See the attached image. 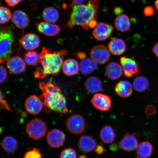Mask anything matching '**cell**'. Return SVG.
Here are the masks:
<instances>
[{
  "label": "cell",
  "mask_w": 158,
  "mask_h": 158,
  "mask_svg": "<svg viewBox=\"0 0 158 158\" xmlns=\"http://www.w3.org/2000/svg\"><path fill=\"white\" fill-rule=\"evenodd\" d=\"M66 26L73 29L76 26H81L85 30H88L89 23L98 18V0H89L86 5H74Z\"/></svg>",
  "instance_id": "6da1fadb"
},
{
  "label": "cell",
  "mask_w": 158,
  "mask_h": 158,
  "mask_svg": "<svg viewBox=\"0 0 158 158\" xmlns=\"http://www.w3.org/2000/svg\"><path fill=\"white\" fill-rule=\"evenodd\" d=\"M40 89L43 94L40 98L47 109L62 114L68 113L66 98L59 87L51 82L39 83Z\"/></svg>",
  "instance_id": "7a4b0ae2"
},
{
  "label": "cell",
  "mask_w": 158,
  "mask_h": 158,
  "mask_svg": "<svg viewBox=\"0 0 158 158\" xmlns=\"http://www.w3.org/2000/svg\"><path fill=\"white\" fill-rule=\"evenodd\" d=\"M68 53V51L66 50L52 52L50 50L43 47L40 58L44 74L47 76L58 75L62 67L63 59Z\"/></svg>",
  "instance_id": "3957f363"
},
{
  "label": "cell",
  "mask_w": 158,
  "mask_h": 158,
  "mask_svg": "<svg viewBox=\"0 0 158 158\" xmlns=\"http://www.w3.org/2000/svg\"><path fill=\"white\" fill-rule=\"evenodd\" d=\"M14 41L13 33L10 30L0 32V58L4 63L9 60L12 53V46Z\"/></svg>",
  "instance_id": "277c9868"
},
{
  "label": "cell",
  "mask_w": 158,
  "mask_h": 158,
  "mask_svg": "<svg viewBox=\"0 0 158 158\" xmlns=\"http://www.w3.org/2000/svg\"><path fill=\"white\" fill-rule=\"evenodd\" d=\"M47 130L46 124L39 118L31 120L26 126L27 135L30 137L35 140H39L44 137Z\"/></svg>",
  "instance_id": "5b68a950"
},
{
  "label": "cell",
  "mask_w": 158,
  "mask_h": 158,
  "mask_svg": "<svg viewBox=\"0 0 158 158\" xmlns=\"http://www.w3.org/2000/svg\"><path fill=\"white\" fill-rule=\"evenodd\" d=\"M66 127L70 133L74 134H82L85 128V122L83 117L79 114H73L67 119Z\"/></svg>",
  "instance_id": "8992f818"
},
{
  "label": "cell",
  "mask_w": 158,
  "mask_h": 158,
  "mask_svg": "<svg viewBox=\"0 0 158 158\" xmlns=\"http://www.w3.org/2000/svg\"><path fill=\"white\" fill-rule=\"evenodd\" d=\"M92 60L96 64H104L108 62L110 57L108 49L103 45H98L93 47L90 52Z\"/></svg>",
  "instance_id": "52a82bcc"
},
{
  "label": "cell",
  "mask_w": 158,
  "mask_h": 158,
  "mask_svg": "<svg viewBox=\"0 0 158 158\" xmlns=\"http://www.w3.org/2000/svg\"><path fill=\"white\" fill-rule=\"evenodd\" d=\"M139 138V134L137 132L132 134L126 133L118 145L123 151L130 152L137 149Z\"/></svg>",
  "instance_id": "ba28073f"
},
{
  "label": "cell",
  "mask_w": 158,
  "mask_h": 158,
  "mask_svg": "<svg viewBox=\"0 0 158 158\" xmlns=\"http://www.w3.org/2000/svg\"><path fill=\"white\" fill-rule=\"evenodd\" d=\"M120 60L124 74L127 77H132L140 73L139 67L134 59L123 56Z\"/></svg>",
  "instance_id": "9c48e42d"
},
{
  "label": "cell",
  "mask_w": 158,
  "mask_h": 158,
  "mask_svg": "<svg viewBox=\"0 0 158 158\" xmlns=\"http://www.w3.org/2000/svg\"><path fill=\"white\" fill-rule=\"evenodd\" d=\"M47 141L48 145L53 148H59L64 145L66 141V136L61 130L55 128L47 134Z\"/></svg>",
  "instance_id": "30bf717a"
},
{
  "label": "cell",
  "mask_w": 158,
  "mask_h": 158,
  "mask_svg": "<svg viewBox=\"0 0 158 158\" xmlns=\"http://www.w3.org/2000/svg\"><path fill=\"white\" fill-rule=\"evenodd\" d=\"M91 102L95 108L102 111H108L112 106L111 98L109 96L103 94H94Z\"/></svg>",
  "instance_id": "8fae6325"
},
{
  "label": "cell",
  "mask_w": 158,
  "mask_h": 158,
  "mask_svg": "<svg viewBox=\"0 0 158 158\" xmlns=\"http://www.w3.org/2000/svg\"><path fill=\"white\" fill-rule=\"evenodd\" d=\"M113 29V27L111 25L103 23H100L93 31V35L98 40H105L110 38Z\"/></svg>",
  "instance_id": "7c38bea8"
},
{
  "label": "cell",
  "mask_w": 158,
  "mask_h": 158,
  "mask_svg": "<svg viewBox=\"0 0 158 158\" xmlns=\"http://www.w3.org/2000/svg\"><path fill=\"white\" fill-rule=\"evenodd\" d=\"M6 66L11 73L21 74L25 70V62L21 57L18 56H14L10 58L7 61Z\"/></svg>",
  "instance_id": "4fadbf2b"
},
{
  "label": "cell",
  "mask_w": 158,
  "mask_h": 158,
  "mask_svg": "<svg viewBox=\"0 0 158 158\" xmlns=\"http://www.w3.org/2000/svg\"><path fill=\"white\" fill-rule=\"evenodd\" d=\"M44 106L40 98L35 95L29 97L26 100L25 106L26 110L29 113L37 114L40 113Z\"/></svg>",
  "instance_id": "5bb4252c"
},
{
  "label": "cell",
  "mask_w": 158,
  "mask_h": 158,
  "mask_svg": "<svg viewBox=\"0 0 158 158\" xmlns=\"http://www.w3.org/2000/svg\"><path fill=\"white\" fill-rule=\"evenodd\" d=\"M11 20L17 28L25 29L28 27L29 19L26 13L21 10H17L11 15Z\"/></svg>",
  "instance_id": "9a60e30c"
},
{
  "label": "cell",
  "mask_w": 158,
  "mask_h": 158,
  "mask_svg": "<svg viewBox=\"0 0 158 158\" xmlns=\"http://www.w3.org/2000/svg\"><path fill=\"white\" fill-rule=\"evenodd\" d=\"M79 150L87 153L94 150L97 146L96 140L89 135H82L79 139L78 144Z\"/></svg>",
  "instance_id": "2e32d148"
},
{
  "label": "cell",
  "mask_w": 158,
  "mask_h": 158,
  "mask_svg": "<svg viewBox=\"0 0 158 158\" xmlns=\"http://www.w3.org/2000/svg\"><path fill=\"white\" fill-rule=\"evenodd\" d=\"M40 32L48 36H54L60 32L61 29L58 25L48 23L42 22L36 24Z\"/></svg>",
  "instance_id": "e0dca14e"
},
{
  "label": "cell",
  "mask_w": 158,
  "mask_h": 158,
  "mask_svg": "<svg viewBox=\"0 0 158 158\" xmlns=\"http://www.w3.org/2000/svg\"><path fill=\"white\" fill-rule=\"evenodd\" d=\"M40 39L34 33H28L24 35L21 40L23 48L27 50H33L36 49L40 44Z\"/></svg>",
  "instance_id": "ac0fdd59"
},
{
  "label": "cell",
  "mask_w": 158,
  "mask_h": 158,
  "mask_svg": "<svg viewBox=\"0 0 158 158\" xmlns=\"http://www.w3.org/2000/svg\"><path fill=\"white\" fill-rule=\"evenodd\" d=\"M114 90L116 94L120 97L126 98L129 97L133 93V86L127 81H121L116 84Z\"/></svg>",
  "instance_id": "d6986e66"
},
{
  "label": "cell",
  "mask_w": 158,
  "mask_h": 158,
  "mask_svg": "<svg viewBox=\"0 0 158 158\" xmlns=\"http://www.w3.org/2000/svg\"><path fill=\"white\" fill-rule=\"evenodd\" d=\"M108 49L112 54L119 56L125 52L126 49V44L123 40L114 38L109 43Z\"/></svg>",
  "instance_id": "ffe728a7"
},
{
  "label": "cell",
  "mask_w": 158,
  "mask_h": 158,
  "mask_svg": "<svg viewBox=\"0 0 158 158\" xmlns=\"http://www.w3.org/2000/svg\"><path fill=\"white\" fill-rule=\"evenodd\" d=\"M122 66L117 63L110 62L106 67L105 74L110 80H117L122 76Z\"/></svg>",
  "instance_id": "44dd1931"
},
{
  "label": "cell",
  "mask_w": 158,
  "mask_h": 158,
  "mask_svg": "<svg viewBox=\"0 0 158 158\" xmlns=\"http://www.w3.org/2000/svg\"><path fill=\"white\" fill-rule=\"evenodd\" d=\"M85 87L89 93H97L102 89V81L95 76L89 77L85 82Z\"/></svg>",
  "instance_id": "7402d4cb"
},
{
  "label": "cell",
  "mask_w": 158,
  "mask_h": 158,
  "mask_svg": "<svg viewBox=\"0 0 158 158\" xmlns=\"http://www.w3.org/2000/svg\"><path fill=\"white\" fill-rule=\"evenodd\" d=\"M63 72L68 76H72L78 73L80 70V66L76 60L68 59L65 60L62 67Z\"/></svg>",
  "instance_id": "603a6c76"
},
{
  "label": "cell",
  "mask_w": 158,
  "mask_h": 158,
  "mask_svg": "<svg viewBox=\"0 0 158 158\" xmlns=\"http://www.w3.org/2000/svg\"><path fill=\"white\" fill-rule=\"evenodd\" d=\"M154 148L149 141H144L138 145L136 154L139 158H148L152 155Z\"/></svg>",
  "instance_id": "cb8c5ba5"
},
{
  "label": "cell",
  "mask_w": 158,
  "mask_h": 158,
  "mask_svg": "<svg viewBox=\"0 0 158 158\" xmlns=\"http://www.w3.org/2000/svg\"><path fill=\"white\" fill-rule=\"evenodd\" d=\"M1 145L2 149L6 152L12 153L16 151L18 143L17 140L12 136H6L2 140Z\"/></svg>",
  "instance_id": "d4e9b609"
},
{
  "label": "cell",
  "mask_w": 158,
  "mask_h": 158,
  "mask_svg": "<svg viewBox=\"0 0 158 158\" xmlns=\"http://www.w3.org/2000/svg\"><path fill=\"white\" fill-rule=\"evenodd\" d=\"M100 138L104 143H113L115 139V132L113 128L109 125L104 126L101 130Z\"/></svg>",
  "instance_id": "484cf974"
},
{
  "label": "cell",
  "mask_w": 158,
  "mask_h": 158,
  "mask_svg": "<svg viewBox=\"0 0 158 158\" xmlns=\"http://www.w3.org/2000/svg\"><path fill=\"white\" fill-rule=\"evenodd\" d=\"M114 25L118 31L124 32L130 29L131 22L127 15H121L116 17L114 20Z\"/></svg>",
  "instance_id": "4316f807"
},
{
  "label": "cell",
  "mask_w": 158,
  "mask_h": 158,
  "mask_svg": "<svg viewBox=\"0 0 158 158\" xmlns=\"http://www.w3.org/2000/svg\"><path fill=\"white\" fill-rule=\"evenodd\" d=\"M79 66L81 73L84 75L91 73L98 68L97 64L90 58H86L81 61Z\"/></svg>",
  "instance_id": "83f0119b"
},
{
  "label": "cell",
  "mask_w": 158,
  "mask_h": 158,
  "mask_svg": "<svg viewBox=\"0 0 158 158\" xmlns=\"http://www.w3.org/2000/svg\"><path fill=\"white\" fill-rule=\"evenodd\" d=\"M42 17L46 22L54 23L58 20L59 15L58 11L55 8L49 7L43 10Z\"/></svg>",
  "instance_id": "f1b7e54d"
},
{
  "label": "cell",
  "mask_w": 158,
  "mask_h": 158,
  "mask_svg": "<svg viewBox=\"0 0 158 158\" xmlns=\"http://www.w3.org/2000/svg\"><path fill=\"white\" fill-rule=\"evenodd\" d=\"M149 82L147 78L143 76L137 77L133 81V87L137 91L142 93L149 88Z\"/></svg>",
  "instance_id": "f546056e"
},
{
  "label": "cell",
  "mask_w": 158,
  "mask_h": 158,
  "mask_svg": "<svg viewBox=\"0 0 158 158\" xmlns=\"http://www.w3.org/2000/svg\"><path fill=\"white\" fill-rule=\"evenodd\" d=\"M23 59L25 63L31 66H37L40 62V54L34 51L26 52L23 55Z\"/></svg>",
  "instance_id": "4dcf8cb0"
},
{
  "label": "cell",
  "mask_w": 158,
  "mask_h": 158,
  "mask_svg": "<svg viewBox=\"0 0 158 158\" xmlns=\"http://www.w3.org/2000/svg\"><path fill=\"white\" fill-rule=\"evenodd\" d=\"M11 18L10 10L7 7L0 6V24H5Z\"/></svg>",
  "instance_id": "1f68e13d"
},
{
  "label": "cell",
  "mask_w": 158,
  "mask_h": 158,
  "mask_svg": "<svg viewBox=\"0 0 158 158\" xmlns=\"http://www.w3.org/2000/svg\"><path fill=\"white\" fill-rule=\"evenodd\" d=\"M77 154L75 150L71 148H66L61 152L60 158H77Z\"/></svg>",
  "instance_id": "d6a6232c"
},
{
  "label": "cell",
  "mask_w": 158,
  "mask_h": 158,
  "mask_svg": "<svg viewBox=\"0 0 158 158\" xmlns=\"http://www.w3.org/2000/svg\"><path fill=\"white\" fill-rule=\"evenodd\" d=\"M23 158H42V155L39 149L34 148L27 151Z\"/></svg>",
  "instance_id": "836d02e7"
},
{
  "label": "cell",
  "mask_w": 158,
  "mask_h": 158,
  "mask_svg": "<svg viewBox=\"0 0 158 158\" xmlns=\"http://www.w3.org/2000/svg\"><path fill=\"white\" fill-rule=\"evenodd\" d=\"M7 77V73L4 67L0 66V84L6 80Z\"/></svg>",
  "instance_id": "e575fe53"
},
{
  "label": "cell",
  "mask_w": 158,
  "mask_h": 158,
  "mask_svg": "<svg viewBox=\"0 0 158 158\" xmlns=\"http://www.w3.org/2000/svg\"><path fill=\"white\" fill-rule=\"evenodd\" d=\"M34 77L35 78L43 79L44 78L47 76L44 74L43 69L39 68L37 69L34 73Z\"/></svg>",
  "instance_id": "d590c367"
},
{
  "label": "cell",
  "mask_w": 158,
  "mask_h": 158,
  "mask_svg": "<svg viewBox=\"0 0 158 158\" xmlns=\"http://www.w3.org/2000/svg\"><path fill=\"white\" fill-rule=\"evenodd\" d=\"M143 13L146 16H151L153 15L154 11L152 7L148 6L146 7L144 9Z\"/></svg>",
  "instance_id": "8d00e7d4"
},
{
  "label": "cell",
  "mask_w": 158,
  "mask_h": 158,
  "mask_svg": "<svg viewBox=\"0 0 158 158\" xmlns=\"http://www.w3.org/2000/svg\"><path fill=\"white\" fill-rule=\"evenodd\" d=\"M5 95L3 94V93L2 92V91L0 89V104L4 106L7 109L10 110L9 107L7 103V102L4 100Z\"/></svg>",
  "instance_id": "74e56055"
},
{
  "label": "cell",
  "mask_w": 158,
  "mask_h": 158,
  "mask_svg": "<svg viewBox=\"0 0 158 158\" xmlns=\"http://www.w3.org/2000/svg\"><path fill=\"white\" fill-rule=\"evenodd\" d=\"M145 112L148 115H151L155 114L156 112V109L154 106L152 105L148 106L146 108Z\"/></svg>",
  "instance_id": "f35d334b"
},
{
  "label": "cell",
  "mask_w": 158,
  "mask_h": 158,
  "mask_svg": "<svg viewBox=\"0 0 158 158\" xmlns=\"http://www.w3.org/2000/svg\"><path fill=\"white\" fill-rule=\"evenodd\" d=\"M10 6L14 7L20 3L23 0H4Z\"/></svg>",
  "instance_id": "ab89813d"
},
{
  "label": "cell",
  "mask_w": 158,
  "mask_h": 158,
  "mask_svg": "<svg viewBox=\"0 0 158 158\" xmlns=\"http://www.w3.org/2000/svg\"><path fill=\"white\" fill-rule=\"evenodd\" d=\"M94 150L96 153L99 155H102L104 152L105 151L104 147L100 145H97Z\"/></svg>",
  "instance_id": "60d3db41"
},
{
  "label": "cell",
  "mask_w": 158,
  "mask_h": 158,
  "mask_svg": "<svg viewBox=\"0 0 158 158\" xmlns=\"http://www.w3.org/2000/svg\"><path fill=\"white\" fill-rule=\"evenodd\" d=\"M86 0H72V3L69 6L72 7L74 5H81Z\"/></svg>",
  "instance_id": "b9f144b4"
},
{
  "label": "cell",
  "mask_w": 158,
  "mask_h": 158,
  "mask_svg": "<svg viewBox=\"0 0 158 158\" xmlns=\"http://www.w3.org/2000/svg\"><path fill=\"white\" fill-rule=\"evenodd\" d=\"M122 12H123V10L119 7H116L114 9V13L116 15L118 16L121 15Z\"/></svg>",
  "instance_id": "7bdbcfd3"
},
{
  "label": "cell",
  "mask_w": 158,
  "mask_h": 158,
  "mask_svg": "<svg viewBox=\"0 0 158 158\" xmlns=\"http://www.w3.org/2000/svg\"><path fill=\"white\" fill-rule=\"evenodd\" d=\"M76 56L78 58L82 60L86 59V55L85 53L84 52H79L77 53Z\"/></svg>",
  "instance_id": "ee69618b"
},
{
  "label": "cell",
  "mask_w": 158,
  "mask_h": 158,
  "mask_svg": "<svg viewBox=\"0 0 158 158\" xmlns=\"http://www.w3.org/2000/svg\"><path fill=\"white\" fill-rule=\"evenodd\" d=\"M152 52L158 58V42L154 45L152 49Z\"/></svg>",
  "instance_id": "f6af8a7d"
},
{
  "label": "cell",
  "mask_w": 158,
  "mask_h": 158,
  "mask_svg": "<svg viewBox=\"0 0 158 158\" xmlns=\"http://www.w3.org/2000/svg\"><path fill=\"white\" fill-rule=\"evenodd\" d=\"M155 5L156 9L158 11V0H156V1Z\"/></svg>",
  "instance_id": "bcb514c9"
},
{
  "label": "cell",
  "mask_w": 158,
  "mask_h": 158,
  "mask_svg": "<svg viewBox=\"0 0 158 158\" xmlns=\"http://www.w3.org/2000/svg\"><path fill=\"white\" fill-rule=\"evenodd\" d=\"M78 158H87V157L85 155H82L80 156Z\"/></svg>",
  "instance_id": "7dc6e473"
},
{
  "label": "cell",
  "mask_w": 158,
  "mask_h": 158,
  "mask_svg": "<svg viewBox=\"0 0 158 158\" xmlns=\"http://www.w3.org/2000/svg\"><path fill=\"white\" fill-rule=\"evenodd\" d=\"M2 130L1 127H0V134L2 133Z\"/></svg>",
  "instance_id": "c3c4849f"
},
{
  "label": "cell",
  "mask_w": 158,
  "mask_h": 158,
  "mask_svg": "<svg viewBox=\"0 0 158 158\" xmlns=\"http://www.w3.org/2000/svg\"><path fill=\"white\" fill-rule=\"evenodd\" d=\"M2 62V60L1 58H0V64H1V62Z\"/></svg>",
  "instance_id": "681fc988"
},
{
  "label": "cell",
  "mask_w": 158,
  "mask_h": 158,
  "mask_svg": "<svg viewBox=\"0 0 158 158\" xmlns=\"http://www.w3.org/2000/svg\"><path fill=\"white\" fill-rule=\"evenodd\" d=\"M0 5H1V2H0Z\"/></svg>",
  "instance_id": "f907efd6"
}]
</instances>
